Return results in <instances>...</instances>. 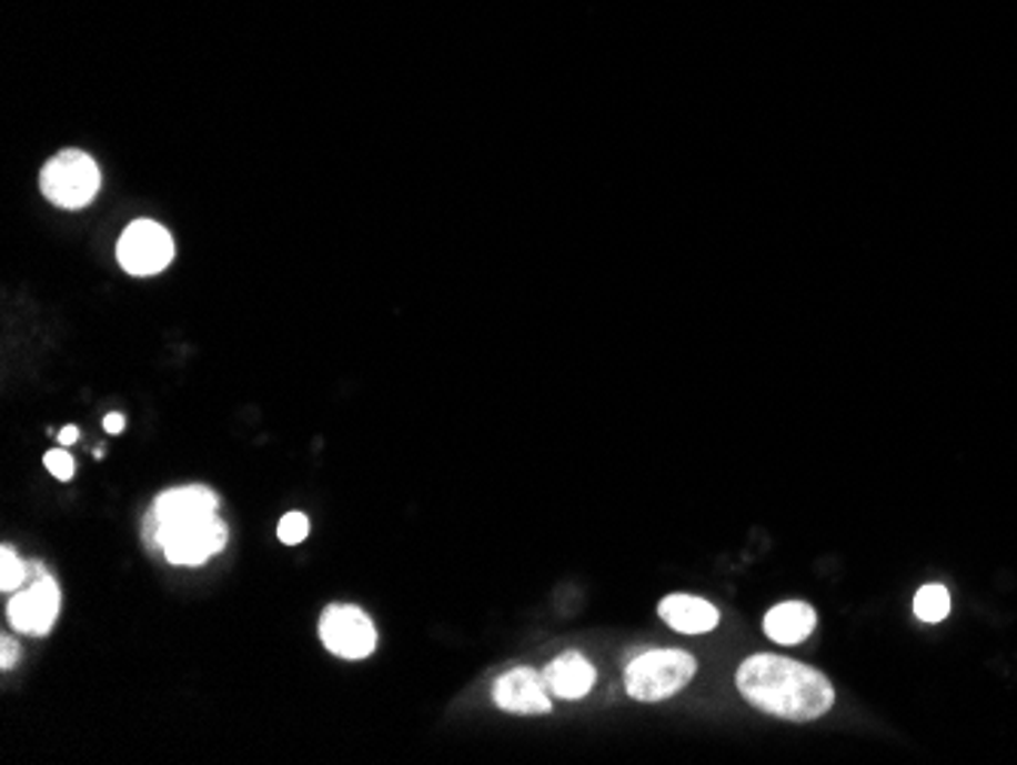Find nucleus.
<instances>
[{"label": "nucleus", "instance_id": "8", "mask_svg": "<svg viewBox=\"0 0 1017 765\" xmlns=\"http://www.w3.org/2000/svg\"><path fill=\"white\" fill-rule=\"evenodd\" d=\"M494 702L508 714H548L552 693L545 686L543 671L512 668L494 683Z\"/></svg>", "mask_w": 1017, "mask_h": 765}, {"label": "nucleus", "instance_id": "2", "mask_svg": "<svg viewBox=\"0 0 1017 765\" xmlns=\"http://www.w3.org/2000/svg\"><path fill=\"white\" fill-rule=\"evenodd\" d=\"M143 537L171 564L199 567L211 555L225 550L229 531H225L223 519L217 513L199 515V519H180V522H155L153 513H150Z\"/></svg>", "mask_w": 1017, "mask_h": 765}, {"label": "nucleus", "instance_id": "9", "mask_svg": "<svg viewBox=\"0 0 1017 765\" xmlns=\"http://www.w3.org/2000/svg\"><path fill=\"white\" fill-rule=\"evenodd\" d=\"M543 677L548 693L555 695V698L576 702V698H585V695L592 693L597 674H594L592 662L582 656V653H564V656H557L555 662L545 665Z\"/></svg>", "mask_w": 1017, "mask_h": 765}, {"label": "nucleus", "instance_id": "3", "mask_svg": "<svg viewBox=\"0 0 1017 765\" xmlns=\"http://www.w3.org/2000/svg\"><path fill=\"white\" fill-rule=\"evenodd\" d=\"M698 662L683 650H650L625 668V689L637 702H664L686 686Z\"/></svg>", "mask_w": 1017, "mask_h": 765}, {"label": "nucleus", "instance_id": "18", "mask_svg": "<svg viewBox=\"0 0 1017 765\" xmlns=\"http://www.w3.org/2000/svg\"><path fill=\"white\" fill-rule=\"evenodd\" d=\"M125 427V415H119V412H110L104 419V431L107 433H119Z\"/></svg>", "mask_w": 1017, "mask_h": 765}, {"label": "nucleus", "instance_id": "17", "mask_svg": "<svg viewBox=\"0 0 1017 765\" xmlns=\"http://www.w3.org/2000/svg\"><path fill=\"white\" fill-rule=\"evenodd\" d=\"M19 656H22V650H19V644H16V637L3 634V637H0V668L10 671L12 665L19 662Z\"/></svg>", "mask_w": 1017, "mask_h": 765}, {"label": "nucleus", "instance_id": "19", "mask_svg": "<svg viewBox=\"0 0 1017 765\" xmlns=\"http://www.w3.org/2000/svg\"><path fill=\"white\" fill-rule=\"evenodd\" d=\"M77 440H80V431H77V427H64V431L59 433V443L64 445V449L77 443Z\"/></svg>", "mask_w": 1017, "mask_h": 765}, {"label": "nucleus", "instance_id": "10", "mask_svg": "<svg viewBox=\"0 0 1017 765\" xmlns=\"http://www.w3.org/2000/svg\"><path fill=\"white\" fill-rule=\"evenodd\" d=\"M217 510H220L217 491L204 489V485H183V489H171L155 497L153 519L155 522H180V519L213 515Z\"/></svg>", "mask_w": 1017, "mask_h": 765}, {"label": "nucleus", "instance_id": "5", "mask_svg": "<svg viewBox=\"0 0 1017 765\" xmlns=\"http://www.w3.org/2000/svg\"><path fill=\"white\" fill-rule=\"evenodd\" d=\"M59 607L61 592L56 580L40 564L31 562L24 586L12 592L10 604H7L12 628H19L22 634H47L59 620Z\"/></svg>", "mask_w": 1017, "mask_h": 765}, {"label": "nucleus", "instance_id": "6", "mask_svg": "<svg viewBox=\"0 0 1017 765\" xmlns=\"http://www.w3.org/2000/svg\"><path fill=\"white\" fill-rule=\"evenodd\" d=\"M117 256L129 275H159L174 260V239L155 220H134L119 239Z\"/></svg>", "mask_w": 1017, "mask_h": 765}, {"label": "nucleus", "instance_id": "13", "mask_svg": "<svg viewBox=\"0 0 1017 765\" xmlns=\"http://www.w3.org/2000/svg\"><path fill=\"white\" fill-rule=\"evenodd\" d=\"M914 613L923 622H942L950 613V595L945 586H923L914 598Z\"/></svg>", "mask_w": 1017, "mask_h": 765}, {"label": "nucleus", "instance_id": "11", "mask_svg": "<svg viewBox=\"0 0 1017 765\" xmlns=\"http://www.w3.org/2000/svg\"><path fill=\"white\" fill-rule=\"evenodd\" d=\"M662 620L683 634H704L716 628L719 613L711 601L695 598V595H671L658 604Z\"/></svg>", "mask_w": 1017, "mask_h": 765}, {"label": "nucleus", "instance_id": "1", "mask_svg": "<svg viewBox=\"0 0 1017 765\" xmlns=\"http://www.w3.org/2000/svg\"><path fill=\"white\" fill-rule=\"evenodd\" d=\"M737 689L753 707L793 723L823 717L835 702V689L819 671L768 653L746 658L737 668Z\"/></svg>", "mask_w": 1017, "mask_h": 765}, {"label": "nucleus", "instance_id": "4", "mask_svg": "<svg viewBox=\"0 0 1017 765\" xmlns=\"http://www.w3.org/2000/svg\"><path fill=\"white\" fill-rule=\"evenodd\" d=\"M40 190L52 204L80 211L85 204H92L101 190V171H98L95 159L83 150H61L40 171Z\"/></svg>", "mask_w": 1017, "mask_h": 765}, {"label": "nucleus", "instance_id": "7", "mask_svg": "<svg viewBox=\"0 0 1017 765\" xmlns=\"http://www.w3.org/2000/svg\"><path fill=\"white\" fill-rule=\"evenodd\" d=\"M320 641L339 658H366L379 644L375 625L366 613L351 604H332L320 616Z\"/></svg>", "mask_w": 1017, "mask_h": 765}, {"label": "nucleus", "instance_id": "16", "mask_svg": "<svg viewBox=\"0 0 1017 765\" xmlns=\"http://www.w3.org/2000/svg\"><path fill=\"white\" fill-rule=\"evenodd\" d=\"M43 464H47L49 473L56 479H61V482H68V479L73 476V457L68 455V449H52V452H47Z\"/></svg>", "mask_w": 1017, "mask_h": 765}, {"label": "nucleus", "instance_id": "14", "mask_svg": "<svg viewBox=\"0 0 1017 765\" xmlns=\"http://www.w3.org/2000/svg\"><path fill=\"white\" fill-rule=\"evenodd\" d=\"M0 564H3V567H0V588H3L7 595L19 592V588L24 586V580H28V567H24L22 558H19L10 546H3V550H0Z\"/></svg>", "mask_w": 1017, "mask_h": 765}, {"label": "nucleus", "instance_id": "15", "mask_svg": "<svg viewBox=\"0 0 1017 765\" xmlns=\"http://www.w3.org/2000/svg\"><path fill=\"white\" fill-rule=\"evenodd\" d=\"M278 537L286 546H296L302 540L308 537V519L302 513H286L281 519V525H278Z\"/></svg>", "mask_w": 1017, "mask_h": 765}, {"label": "nucleus", "instance_id": "12", "mask_svg": "<svg viewBox=\"0 0 1017 765\" xmlns=\"http://www.w3.org/2000/svg\"><path fill=\"white\" fill-rule=\"evenodd\" d=\"M816 628V613L805 601H783L765 616V634L777 644H802Z\"/></svg>", "mask_w": 1017, "mask_h": 765}]
</instances>
